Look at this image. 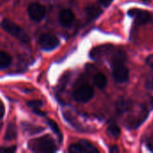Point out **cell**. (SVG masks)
Wrapping results in <instances>:
<instances>
[{"mask_svg":"<svg viewBox=\"0 0 153 153\" xmlns=\"http://www.w3.org/2000/svg\"><path fill=\"white\" fill-rule=\"evenodd\" d=\"M28 147L34 152H54L57 150V146L50 135L31 140L28 143Z\"/></svg>","mask_w":153,"mask_h":153,"instance_id":"6da1fadb","label":"cell"},{"mask_svg":"<svg viewBox=\"0 0 153 153\" xmlns=\"http://www.w3.org/2000/svg\"><path fill=\"white\" fill-rule=\"evenodd\" d=\"M1 24H2V28L7 33H9L13 37L16 38L21 42H22L24 44H28L30 42V38H29L28 34L13 22L7 20V19H4L2 21Z\"/></svg>","mask_w":153,"mask_h":153,"instance_id":"7a4b0ae2","label":"cell"},{"mask_svg":"<svg viewBox=\"0 0 153 153\" xmlns=\"http://www.w3.org/2000/svg\"><path fill=\"white\" fill-rule=\"evenodd\" d=\"M94 95V90L91 85L83 84L79 87H77L74 92L73 97L77 102H88L93 98Z\"/></svg>","mask_w":153,"mask_h":153,"instance_id":"3957f363","label":"cell"},{"mask_svg":"<svg viewBox=\"0 0 153 153\" xmlns=\"http://www.w3.org/2000/svg\"><path fill=\"white\" fill-rule=\"evenodd\" d=\"M39 43L42 49L50 51L58 47V45L60 44V40L56 36H55L53 34L45 33L39 37Z\"/></svg>","mask_w":153,"mask_h":153,"instance_id":"277c9868","label":"cell"},{"mask_svg":"<svg viewBox=\"0 0 153 153\" xmlns=\"http://www.w3.org/2000/svg\"><path fill=\"white\" fill-rule=\"evenodd\" d=\"M30 18L34 22H40L46 14V8L39 3H32L28 7Z\"/></svg>","mask_w":153,"mask_h":153,"instance_id":"5b68a950","label":"cell"},{"mask_svg":"<svg viewBox=\"0 0 153 153\" xmlns=\"http://www.w3.org/2000/svg\"><path fill=\"white\" fill-rule=\"evenodd\" d=\"M112 76L115 82L123 83L129 79V71L126 67L125 64L116 65L112 66Z\"/></svg>","mask_w":153,"mask_h":153,"instance_id":"8992f818","label":"cell"},{"mask_svg":"<svg viewBox=\"0 0 153 153\" xmlns=\"http://www.w3.org/2000/svg\"><path fill=\"white\" fill-rule=\"evenodd\" d=\"M69 152L72 153H93L99 152V150L95 148L91 143L87 141H80L77 143L71 144L69 146Z\"/></svg>","mask_w":153,"mask_h":153,"instance_id":"52a82bcc","label":"cell"},{"mask_svg":"<svg viewBox=\"0 0 153 153\" xmlns=\"http://www.w3.org/2000/svg\"><path fill=\"white\" fill-rule=\"evenodd\" d=\"M128 14L135 19V23L138 25H143L147 23L152 20V14L148 11H143L141 9H130L128 11Z\"/></svg>","mask_w":153,"mask_h":153,"instance_id":"ba28073f","label":"cell"},{"mask_svg":"<svg viewBox=\"0 0 153 153\" xmlns=\"http://www.w3.org/2000/svg\"><path fill=\"white\" fill-rule=\"evenodd\" d=\"M114 49V47L111 45H102V46H99L94 48L91 53H90V56L94 59V60H100L102 58H104L105 56H107L109 53H111Z\"/></svg>","mask_w":153,"mask_h":153,"instance_id":"9c48e42d","label":"cell"},{"mask_svg":"<svg viewBox=\"0 0 153 153\" xmlns=\"http://www.w3.org/2000/svg\"><path fill=\"white\" fill-rule=\"evenodd\" d=\"M74 19H75L74 13H73L72 10H69V9L62 10L59 13V16H58L59 23L65 28L71 27L74 22Z\"/></svg>","mask_w":153,"mask_h":153,"instance_id":"30bf717a","label":"cell"},{"mask_svg":"<svg viewBox=\"0 0 153 153\" xmlns=\"http://www.w3.org/2000/svg\"><path fill=\"white\" fill-rule=\"evenodd\" d=\"M85 13H86L87 20L91 22L95 20L98 16H100V14L101 13V9L98 5L91 4L85 8Z\"/></svg>","mask_w":153,"mask_h":153,"instance_id":"8fae6325","label":"cell"},{"mask_svg":"<svg viewBox=\"0 0 153 153\" xmlns=\"http://www.w3.org/2000/svg\"><path fill=\"white\" fill-rule=\"evenodd\" d=\"M126 61V53L122 50H117L112 54V56L110 59V64H111V66H113L116 65L125 64Z\"/></svg>","mask_w":153,"mask_h":153,"instance_id":"7c38bea8","label":"cell"},{"mask_svg":"<svg viewBox=\"0 0 153 153\" xmlns=\"http://www.w3.org/2000/svg\"><path fill=\"white\" fill-rule=\"evenodd\" d=\"M17 136V128L15 124L13 123H9L7 127H6V131L4 133V140L5 141H13V139H15Z\"/></svg>","mask_w":153,"mask_h":153,"instance_id":"4fadbf2b","label":"cell"},{"mask_svg":"<svg viewBox=\"0 0 153 153\" xmlns=\"http://www.w3.org/2000/svg\"><path fill=\"white\" fill-rule=\"evenodd\" d=\"M27 105L32 109V111L35 114H37L39 116H41V117H45L46 114L42 110H40V108L43 105L41 100H30V101L27 102Z\"/></svg>","mask_w":153,"mask_h":153,"instance_id":"5bb4252c","label":"cell"},{"mask_svg":"<svg viewBox=\"0 0 153 153\" xmlns=\"http://www.w3.org/2000/svg\"><path fill=\"white\" fill-rule=\"evenodd\" d=\"M11 63H12L11 56L5 51H1L0 52V67H1V69L7 68L11 65Z\"/></svg>","mask_w":153,"mask_h":153,"instance_id":"9a60e30c","label":"cell"},{"mask_svg":"<svg viewBox=\"0 0 153 153\" xmlns=\"http://www.w3.org/2000/svg\"><path fill=\"white\" fill-rule=\"evenodd\" d=\"M47 124H48V126L51 128V130L54 132V134L57 136L58 141L61 143V142H62V140H63V134H62L61 130H60L59 126H57V124H56L55 121L51 120V119H48V120H47Z\"/></svg>","mask_w":153,"mask_h":153,"instance_id":"2e32d148","label":"cell"},{"mask_svg":"<svg viewBox=\"0 0 153 153\" xmlns=\"http://www.w3.org/2000/svg\"><path fill=\"white\" fill-rule=\"evenodd\" d=\"M94 83L100 89H104L107 86L108 81L103 74H98L94 77Z\"/></svg>","mask_w":153,"mask_h":153,"instance_id":"e0dca14e","label":"cell"},{"mask_svg":"<svg viewBox=\"0 0 153 153\" xmlns=\"http://www.w3.org/2000/svg\"><path fill=\"white\" fill-rule=\"evenodd\" d=\"M108 133L111 136H113V137H115V138L118 137V136L120 135V134H121L120 128H119L116 124H111V125H109V126L108 127Z\"/></svg>","mask_w":153,"mask_h":153,"instance_id":"ac0fdd59","label":"cell"},{"mask_svg":"<svg viewBox=\"0 0 153 153\" xmlns=\"http://www.w3.org/2000/svg\"><path fill=\"white\" fill-rule=\"evenodd\" d=\"M24 127H25V129H24L25 132H27V133L30 132V134H37V133H39L40 131H42L41 127H34L30 124H24Z\"/></svg>","mask_w":153,"mask_h":153,"instance_id":"d6986e66","label":"cell"},{"mask_svg":"<svg viewBox=\"0 0 153 153\" xmlns=\"http://www.w3.org/2000/svg\"><path fill=\"white\" fill-rule=\"evenodd\" d=\"M117 108H118V111L120 113H122L124 111H126L129 108V103L127 101L121 100L120 102L117 103Z\"/></svg>","mask_w":153,"mask_h":153,"instance_id":"ffe728a7","label":"cell"},{"mask_svg":"<svg viewBox=\"0 0 153 153\" xmlns=\"http://www.w3.org/2000/svg\"><path fill=\"white\" fill-rule=\"evenodd\" d=\"M146 87L151 90V91H153V74L150 75L146 81Z\"/></svg>","mask_w":153,"mask_h":153,"instance_id":"44dd1931","label":"cell"},{"mask_svg":"<svg viewBox=\"0 0 153 153\" xmlns=\"http://www.w3.org/2000/svg\"><path fill=\"white\" fill-rule=\"evenodd\" d=\"M146 64H147V65H148L149 67H151V68H152L153 69V54L152 55H151V56H149L146 58Z\"/></svg>","mask_w":153,"mask_h":153,"instance_id":"7402d4cb","label":"cell"},{"mask_svg":"<svg viewBox=\"0 0 153 153\" xmlns=\"http://www.w3.org/2000/svg\"><path fill=\"white\" fill-rule=\"evenodd\" d=\"M15 150H16V147H15V146H12V147H10V148H2V149H1V152H2L13 153L15 152Z\"/></svg>","mask_w":153,"mask_h":153,"instance_id":"603a6c76","label":"cell"},{"mask_svg":"<svg viewBox=\"0 0 153 153\" xmlns=\"http://www.w3.org/2000/svg\"><path fill=\"white\" fill-rule=\"evenodd\" d=\"M101 4H103L104 6H108L110 4H111V2L113 1V0H98Z\"/></svg>","mask_w":153,"mask_h":153,"instance_id":"cb8c5ba5","label":"cell"},{"mask_svg":"<svg viewBox=\"0 0 153 153\" xmlns=\"http://www.w3.org/2000/svg\"><path fill=\"white\" fill-rule=\"evenodd\" d=\"M119 152V150L117 149V146H112L109 148V152Z\"/></svg>","mask_w":153,"mask_h":153,"instance_id":"d4e9b609","label":"cell"},{"mask_svg":"<svg viewBox=\"0 0 153 153\" xmlns=\"http://www.w3.org/2000/svg\"><path fill=\"white\" fill-rule=\"evenodd\" d=\"M1 106H2V114H1V118L4 117V105L3 102H1Z\"/></svg>","mask_w":153,"mask_h":153,"instance_id":"484cf974","label":"cell"},{"mask_svg":"<svg viewBox=\"0 0 153 153\" xmlns=\"http://www.w3.org/2000/svg\"><path fill=\"white\" fill-rule=\"evenodd\" d=\"M142 1H143V2H145V3H149V2H151V0H142Z\"/></svg>","mask_w":153,"mask_h":153,"instance_id":"4316f807","label":"cell"}]
</instances>
